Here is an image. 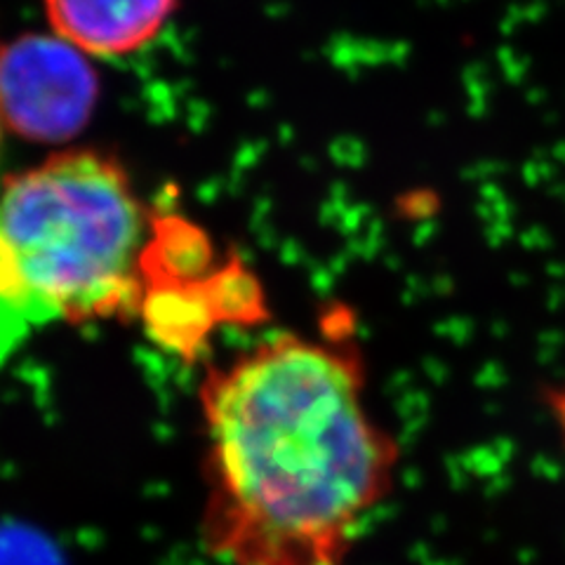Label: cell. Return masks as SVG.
I'll return each instance as SVG.
<instances>
[{
    "instance_id": "cell-6",
    "label": "cell",
    "mask_w": 565,
    "mask_h": 565,
    "mask_svg": "<svg viewBox=\"0 0 565 565\" xmlns=\"http://www.w3.org/2000/svg\"><path fill=\"white\" fill-rule=\"evenodd\" d=\"M3 130H6V128H3V122H0V137H3Z\"/></svg>"
},
{
    "instance_id": "cell-5",
    "label": "cell",
    "mask_w": 565,
    "mask_h": 565,
    "mask_svg": "<svg viewBox=\"0 0 565 565\" xmlns=\"http://www.w3.org/2000/svg\"><path fill=\"white\" fill-rule=\"evenodd\" d=\"M210 299L220 326L228 330H257L271 321V302L262 276L238 253L224 257L207 278Z\"/></svg>"
},
{
    "instance_id": "cell-2",
    "label": "cell",
    "mask_w": 565,
    "mask_h": 565,
    "mask_svg": "<svg viewBox=\"0 0 565 565\" xmlns=\"http://www.w3.org/2000/svg\"><path fill=\"white\" fill-rule=\"evenodd\" d=\"M151 228L111 158L52 156L0 191V299L24 330L137 316Z\"/></svg>"
},
{
    "instance_id": "cell-3",
    "label": "cell",
    "mask_w": 565,
    "mask_h": 565,
    "mask_svg": "<svg viewBox=\"0 0 565 565\" xmlns=\"http://www.w3.org/2000/svg\"><path fill=\"white\" fill-rule=\"evenodd\" d=\"M99 95L90 57L57 33L0 50V122L33 141H64L90 120Z\"/></svg>"
},
{
    "instance_id": "cell-1",
    "label": "cell",
    "mask_w": 565,
    "mask_h": 565,
    "mask_svg": "<svg viewBox=\"0 0 565 565\" xmlns=\"http://www.w3.org/2000/svg\"><path fill=\"white\" fill-rule=\"evenodd\" d=\"M201 540L222 565H347L398 483L403 448L370 405L342 309L205 363Z\"/></svg>"
},
{
    "instance_id": "cell-4",
    "label": "cell",
    "mask_w": 565,
    "mask_h": 565,
    "mask_svg": "<svg viewBox=\"0 0 565 565\" xmlns=\"http://www.w3.org/2000/svg\"><path fill=\"white\" fill-rule=\"evenodd\" d=\"M180 0H45L52 33L87 57H126L166 29Z\"/></svg>"
}]
</instances>
